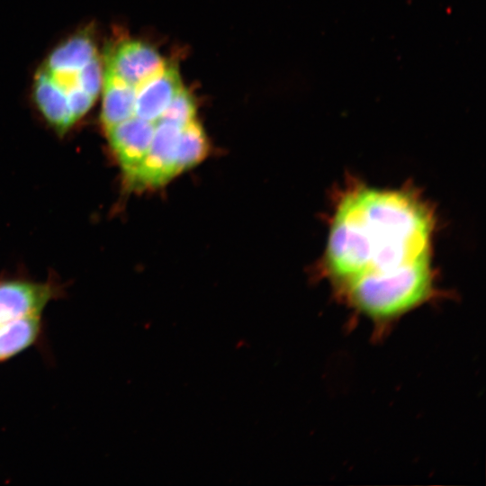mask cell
Listing matches in <instances>:
<instances>
[{
	"label": "cell",
	"mask_w": 486,
	"mask_h": 486,
	"mask_svg": "<svg viewBox=\"0 0 486 486\" xmlns=\"http://www.w3.org/2000/svg\"><path fill=\"white\" fill-rule=\"evenodd\" d=\"M434 220L413 193L357 187L335 207L325 270L356 313L384 329L428 301Z\"/></svg>",
	"instance_id": "obj_1"
},
{
	"label": "cell",
	"mask_w": 486,
	"mask_h": 486,
	"mask_svg": "<svg viewBox=\"0 0 486 486\" xmlns=\"http://www.w3.org/2000/svg\"><path fill=\"white\" fill-rule=\"evenodd\" d=\"M60 288L50 282L12 278L0 280V325L26 316L42 314L59 296Z\"/></svg>",
	"instance_id": "obj_2"
},
{
	"label": "cell",
	"mask_w": 486,
	"mask_h": 486,
	"mask_svg": "<svg viewBox=\"0 0 486 486\" xmlns=\"http://www.w3.org/2000/svg\"><path fill=\"white\" fill-rule=\"evenodd\" d=\"M166 63L153 46L140 40H120L105 54L106 70L135 87Z\"/></svg>",
	"instance_id": "obj_3"
},
{
	"label": "cell",
	"mask_w": 486,
	"mask_h": 486,
	"mask_svg": "<svg viewBox=\"0 0 486 486\" xmlns=\"http://www.w3.org/2000/svg\"><path fill=\"white\" fill-rule=\"evenodd\" d=\"M183 86L178 68L166 63L159 70L136 86L132 116L158 122L171 100Z\"/></svg>",
	"instance_id": "obj_4"
},
{
	"label": "cell",
	"mask_w": 486,
	"mask_h": 486,
	"mask_svg": "<svg viewBox=\"0 0 486 486\" xmlns=\"http://www.w3.org/2000/svg\"><path fill=\"white\" fill-rule=\"evenodd\" d=\"M33 98L47 122L60 133H66L75 123L67 94L43 68L33 84Z\"/></svg>",
	"instance_id": "obj_5"
},
{
	"label": "cell",
	"mask_w": 486,
	"mask_h": 486,
	"mask_svg": "<svg viewBox=\"0 0 486 486\" xmlns=\"http://www.w3.org/2000/svg\"><path fill=\"white\" fill-rule=\"evenodd\" d=\"M102 86L100 121L104 131L133 115L136 87L109 70L104 73Z\"/></svg>",
	"instance_id": "obj_6"
},
{
	"label": "cell",
	"mask_w": 486,
	"mask_h": 486,
	"mask_svg": "<svg viewBox=\"0 0 486 486\" xmlns=\"http://www.w3.org/2000/svg\"><path fill=\"white\" fill-rule=\"evenodd\" d=\"M45 322L42 314L30 315L0 325V364L42 341Z\"/></svg>",
	"instance_id": "obj_7"
},
{
	"label": "cell",
	"mask_w": 486,
	"mask_h": 486,
	"mask_svg": "<svg viewBox=\"0 0 486 486\" xmlns=\"http://www.w3.org/2000/svg\"><path fill=\"white\" fill-rule=\"evenodd\" d=\"M97 55L96 45L89 30H83L58 45L47 58L50 72H76Z\"/></svg>",
	"instance_id": "obj_8"
},
{
	"label": "cell",
	"mask_w": 486,
	"mask_h": 486,
	"mask_svg": "<svg viewBox=\"0 0 486 486\" xmlns=\"http://www.w3.org/2000/svg\"><path fill=\"white\" fill-rule=\"evenodd\" d=\"M209 149L208 138L197 119L184 126L178 148L177 168L179 174L181 175L204 160Z\"/></svg>",
	"instance_id": "obj_9"
},
{
	"label": "cell",
	"mask_w": 486,
	"mask_h": 486,
	"mask_svg": "<svg viewBox=\"0 0 486 486\" xmlns=\"http://www.w3.org/2000/svg\"><path fill=\"white\" fill-rule=\"evenodd\" d=\"M197 105L191 92L184 86L174 96L160 119L185 126L196 118Z\"/></svg>",
	"instance_id": "obj_10"
},
{
	"label": "cell",
	"mask_w": 486,
	"mask_h": 486,
	"mask_svg": "<svg viewBox=\"0 0 486 486\" xmlns=\"http://www.w3.org/2000/svg\"><path fill=\"white\" fill-rule=\"evenodd\" d=\"M103 76L102 66L97 55L76 73L78 86L94 99L101 90Z\"/></svg>",
	"instance_id": "obj_11"
},
{
	"label": "cell",
	"mask_w": 486,
	"mask_h": 486,
	"mask_svg": "<svg viewBox=\"0 0 486 486\" xmlns=\"http://www.w3.org/2000/svg\"><path fill=\"white\" fill-rule=\"evenodd\" d=\"M69 108L75 122H78L91 109L95 99L84 91L79 86L65 90Z\"/></svg>",
	"instance_id": "obj_12"
}]
</instances>
